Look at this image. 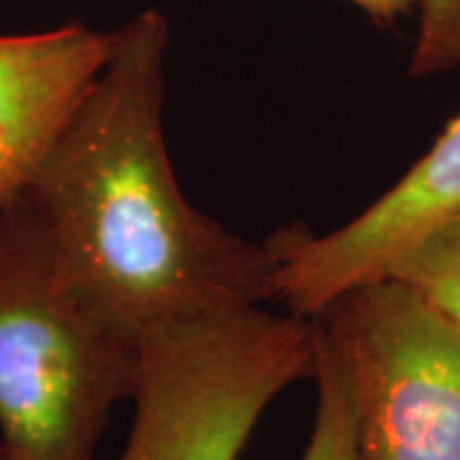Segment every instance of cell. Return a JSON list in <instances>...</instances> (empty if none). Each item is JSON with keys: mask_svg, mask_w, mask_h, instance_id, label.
I'll return each mask as SVG.
<instances>
[{"mask_svg": "<svg viewBox=\"0 0 460 460\" xmlns=\"http://www.w3.org/2000/svg\"><path fill=\"white\" fill-rule=\"evenodd\" d=\"M169 41L154 8L115 29L108 65L26 192L66 274L133 335L271 299L269 246L215 223L174 177Z\"/></svg>", "mask_w": 460, "mask_h": 460, "instance_id": "6da1fadb", "label": "cell"}, {"mask_svg": "<svg viewBox=\"0 0 460 460\" xmlns=\"http://www.w3.org/2000/svg\"><path fill=\"white\" fill-rule=\"evenodd\" d=\"M138 335L66 274L29 198L0 208V450L5 460H98L131 396Z\"/></svg>", "mask_w": 460, "mask_h": 460, "instance_id": "7a4b0ae2", "label": "cell"}, {"mask_svg": "<svg viewBox=\"0 0 460 460\" xmlns=\"http://www.w3.org/2000/svg\"><path fill=\"white\" fill-rule=\"evenodd\" d=\"M320 323L251 305L138 335L118 460H238L269 404L314 378Z\"/></svg>", "mask_w": 460, "mask_h": 460, "instance_id": "3957f363", "label": "cell"}, {"mask_svg": "<svg viewBox=\"0 0 460 460\" xmlns=\"http://www.w3.org/2000/svg\"><path fill=\"white\" fill-rule=\"evenodd\" d=\"M314 320L353 394L358 460H460V335L432 302L384 277Z\"/></svg>", "mask_w": 460, "mask_h": 460, "instance_id": "277c9868", "label": "cell"}, {"mask_svg": "<svg viewBox=\"0 0 460 460\" xmlns=\"http://www.w3.org/2000/svg\"><path fill=\"white\" fill-rule=\"evenodd\" d=\"M460 210V115L410 172L350 223L314 235L279 230L271 299L302 317H317L350 287L384 279L407 248L435 223Z\"/></svg>", "mask_w": 460, "mask_h": 460, "instance_id": "5b68a950", "label": "cell"}, {"mask_svg": "<svg viewBox=\"0 0 460 460\" xmlns=\"http://www.w3.org/2000/svg\"><path fill=\"white\" fill-rule=\"evenodd\" d=\"M111 51L113 31L80 21L0 36V208L26 198Z\"/></svg>", "mask_w": 460, "mask_h": 460, "instance_id": "8992f818", "label": "cell"}, {"mask_svg": "<svg viewBox=\"0 0 460 460\" xmlns=\"http://www.w3.org/2000/svg\"><path fill=\"white\" fill-rule=\"evenodd\" d=\"M386 277L407 281L453 323L460 335V210L420 235Z\"/></svg>", "mask_w": 460, "mask_h": 460, "instance_id": "52a82bcc", "label": "cell"}, {"mask_svg": "<svg viewBox=\"0 0 460 460\" xmlns=\"http://www.w3.org/2000/svg\"><path fill=\"white\" fill-rule=\"evenodd\" d=\"M314 420L299 460H358L356 453V407L341 358L320 328L314 371Z\"/></svg>", "mask_w": 460, "mask_h": 460, "instance_id": "ba28073f", "label": "cell"}, {"mask_svg": "<svg viewBox=\"0 0 460 460\" xmlns=\"http://www.w3.org/2000/svg\"><path fill=\"white\" fill-rule=\"evenodd\" d=\"M356 8H361L366 16H371L378 23H389L396 16L407 13L417 0H348Z\"/></svg>", "mask_w": 460, "mask_h": 460, "instance_id": "9c48e42d", "label": "cell"}, {"mask_svg": "<svg viewBox=\"0 0 460 460\" xmlns=\"http://www.w3.org/2000/svg\"><path fill=\"white\" fill-rule=\"evenodd\" d=\"M0 460H5V456H3V450H0Z\"/></svg>", "mask_w": 460, "mask_h": 460, "instance_id": "30bf717a", "label": "cell"}]
</instances>
